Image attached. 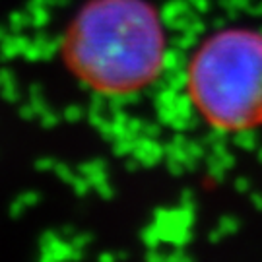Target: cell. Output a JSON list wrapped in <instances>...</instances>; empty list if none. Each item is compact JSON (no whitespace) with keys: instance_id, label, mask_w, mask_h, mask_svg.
I'll return each mask as SVG.
<instances>
[{"instance_id":"6da1fadb","label":"cell","mask_w":262,"mask_h":262,"mask_svg":"<svg viewBox=\"0 0 262 262\" xmlns=\"http://www.w3.org/2000/svg\"><path fill=\"white\" fill-rule=\"evenodd\" d=\"M62 56L92 92L126 95L161 74L167 37L148 0H90L66 28Z\"/></svg>"},{"instance_id":"7a4b0ae2","label":"cell","mask_w":262,"mask_h":262,"mask_svg":"<svg viewBox=\"0 0 262 262\" xmlns=\"http://www.w3.org/2000/svg\"><path fill=\"white\" fill-rule=\"evenodd\" d=\"M187 88L198 115L217 130L262 126V33L215 31L190 56Z\"/></svg>"}]
</instances>
